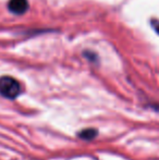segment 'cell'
Instances as JSON below:
<instances>
[{
	"instance_id": "7a4b0ae2",
	"label": "cell",
	"mask_w": 159,
	"mask_h": 160,
	"mask_svg": "<svg viewBox=\"0 0 159 160\" xmlns=\"http://www.w3.org/2000/svg\"><path fill=\"white\" fill-rule=\"evenodd\" d=\"M9 10L17 15H21L27 11L28 1L27 0H10L8 3Z\"/></svg>"
},
{
	"instance_id": "3957f363",
	"label": "cell",
	"mask_w": 159,
	"mask_h": 160,
	"mask_svg": "<svg viewBox=\"0 0 159 160\" xmlns=\"http://www.w3.org/2000/svg\"><path fill=\"white\" fill-rule=\"evenodd\" d=\"M79 137L85 141H91V139L95 138L96 135H97V131L94 130V128H85V130L79 132Z\"/></svg>"
},
{
	"instance_id": "6da1fadb",
	"label": "cell",
	"mask_w": 159,
	"mask_h": 160,
	"mask_svg": "<svg viewBox=\"0 0 159 160\" xmlns=\"http://www.w3.org/2000/svg\"><path fill=\"white\" fill-rule=\"evenodd\" d=\"M21 93V85L11 76L0 78V95L9 99H14Z\"/></svg>"
}]
</instances>
